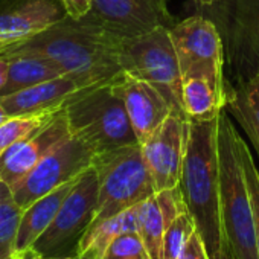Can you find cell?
I'll list each match as a JSON object with an SVG mask.
<instances>
[{
    "instance_id": "obj_14",
    "label": "cell",
    "mask_w": 259,
    "mask_h": 259,
    "mask_svg": "<svg viewBox=\"0 0 259 259\" xmlns=\"http://www.w3.org/2000/svg\"><path fill=\"white\" fill-rule=\"evenodd\" d=\"M70 136L67 116L63 108L48 125L0 154V180L13 188L25 179L49 151Z\"/></svg>"
},
{
    "instance_id": "obj_19",
    "label": "cell",
    "mask_w": 259,
    "mask_h": 259,
    "mask_svg": "<svg viewBox=\"0 0 259 259\" xmlns=\"http://www.w3.org/2000/svg\"><path fill=\"white\" fill-rule=\"evenodd\" d=\"M139 204L92 223L76 244V259H102L108 245L122 233L138 232Z\"/></svg>"
},
{
    "instance_id": "obj_17",
    "label": "cell",
    "mask_w": 259,
    "mask_h": 259,
    "mask_svg": "<svg viewBox=\"0 0 259 259\" xmlns=\"http://www.w3.org/2000/svg\"><path fill=\"white\" fill-rule=\"evenodd\" d=\"M81 89L69 76H58L16 93L0 96V104L10 116L60 111Z\"/></svg>"
},
{
    "instance_id": "obj_26",
    "label": "cell",
    "mask_w": 259,
    "mask_h": 259,
    "mask_svg": "<svg viewBox=\"0 0 259 259\" xmlns=\"http://www.w3.org/2000/svg\"><path fill=\"white\" fill-rule=\"evenodd\" d=\"M102 259H150V254L139 232H126L108 245Z\"/></svg>"
},
{
    "instance_id": "obj_3",
    "label": "cell",
    "mask_w": 259,
    "mask_h": 259,
    "mask_svg": "<svg viewBox=\"0 0 259 259\" xmlns=\"http://www.w3.org/2000/svg\"><path fill=\"white\" fill-rule=\"evenodd\" d=\"M233 122L223 110L218 116V159L223 229L230 259H257L251 198Z\"/></svg>"
},
{
    "instance_id": "obj_1",
    "label": "cell",
    "mask_w": 259,
    "mask_h": 259,
    "mask_svg": "<svg viewBox=\"0 0 259 259\" xmlns=\"http://www.w3.org/2000/svg\"><path fill=\"white\" fill-rule=\"evenodd\" d=\"M120 43L122 38L111 35L89 19L75 20L66 16L8 54L28 52L48 57L82 90L114 82L123 75L119 57Z\"/></svg>"
},
{
    "instance_id": "obj_10",
    "label": "cell",
    "mask_w": 259,
    "mask_h": 259,
    "mask_svg": "<svg viewBox=\"0 0 259 259\" xmlns=\"http://www.w3.org/2000/svg\"><path fill=\"white\" fill-rule=\"evenodd\" d=\"M95 151L70 136L49 151L32 171L11 188L16 203L25 209L43 195L78 179L93 166Z\"/></svg>"
},
{
    "instance_id": "obj_20",
    "label": "cell",
    "mask_w": 259,
    "mask_h": 259,
    "mask_svg": "<svg viewBox=\"0 0 259 259\" xmlns=\"http://www.w3.org/2000/svg\"><path fill=\"white\" fill-rule=\"evenodd\" d=\"M8 63V79L0 90V96L16 93L26 87L64 76L63 70L48 57L28 52H13L4 55Z\"/></svg>"
},
{
    "instance_id": "obj_31",
    "label": "cell",
    "mask_w": 259,
    "mask_h": 259,
    "mask_svg": "<svg viewBox=\"0 0 259 259\" xmlns=\"http://www.w3.org/2000/svg\"><path fill=\"white\" fill-rule=\"evenodd\" d=\"M217 2H220V0H194V4L198 5L200 8H209V7L215 5Z\"/></svg>"
},
{
    "instance_id": "obj_25",
    "label": "cell",
    "mask_w": 259,
    "mask_h": 259,
    "mask_svg": "<svg viewBox=\"0 0 259 259\" xmlns=\"http://www.w3.org/2000/svg\"><path fill=\"white\" fill-rule=\"evenodd\" d=\"M195 232H197V227L191 213L188 212V209L182 210L169 223L165 232L160 259H179Z\"/></svg>"
},
{
    "instance_id": "obj_28",
    "label": "cell",
    "mask_w": 259,
    "mask_h": 259,
    "mask_svg": "<svg viewBox=\"0 0 259 259\" xmlns=\"http://www.w3.org/2000/svg\"><path fill=\"white\" fill-rule=\"evenodd\" d=\"M179 259H209L206 245H204L201 236L198 235V232L194 233V236L191 238L189 244L186 245L185 251L182 253V256Z\"/></svg>"
},
{
    "instance_id": "obj_7",
    "label": "cell",
    "mask_w": 259,
    "mask_h": 259,
    "mask_svg": "<svg viewBox=\"0 0 259 259\" xmlns=\"http://www.w3.org/2000/svg\"><path fill=\"white\" fill-rule=\"evenodd\" d=\"M235 82L259 75V0H220L209 8Z\"/></svg>"
},
{
    "instance_id": "obj_29",
    "label": "cell",
    "mask_w": 259,
    "mask_h": 259,
    "mask_svg": "<svg viewBox=\"0 0 259 259\" xmlns=\"http://www.w3.org/2000/svg\"><path fill=\"white\" fill-rule=\"evenodd\" d=\"M66 14L75 20L85 17L93 5V0H61Z\"/></svg>"
},
{
    "instance_id": "obj_9",
    "label": "cell",
    "mask_w": 259,
    "mask_h": 259,
    "mask_svg": "<svg viewBox=\"0 0 259 259\" xmlns=\"http://www.w3.org/2000/svg\"><path fill=\"white\" fill-rule=\"evenodd\" d=\"M99 197V183L95 168L87 169L63 201L49 229L37 239L28 259L60 257L70 245L78 244L81 235L93 221Z\"/></svg>"
},
{
    "instance_id": "obj_34",
    "label": "cell",
    "mask_w": 259,
    "mask_h": 259,
    "mask_svg": "<svg viewBox=\"0 0 259 259\" xmlns=\"http://www.w3.org/2000/svg\"><path fill=\"white\" fill-rule=\"evenodd\" d=\"M13 259H26L25 256H20V254H17V256H14Z\"/></svg>"
},
{
    "instance_id": "obj_32",
    "label": "cell",
    "mask_w": 259,
    "mask_h": 259,
    "mask_svg": "<svg viewBox=\"0 0 259 259\" xmlns=\"http://www.w3.org/2000/svg\"><path fill=\"white\" fill-rule=\"evenodd\" d=\"M8 117H10V114L5 111V108L2 107V104H0V123H4Z\"/></svg>"
},
{
    "instance_id": "obj_23",
    "label": "cell",
    "mask_w": 259,
    "mask_h": 259,
    "mask_svg": "<svg viewBox=\"0 0 259 259\" xmlns=\"http://www.w3.org/2000/svg\"><path fill=\"white\" fill-rule=\"evenodd\" d=\"M60 111L10 116L4 123H0V154H4L14 144L38 132L40 128L48 125Z\"/></svg>"
},
{
    "instance_id": "obj_4",
    "label": "cell",
    "mask_w": 259,
    "mask_h": 259,
    "mask_svg": "<svg viewBox=\"0 0 259 259\" xmlns=\"http://www.w3.org/2000/svg\"><path fill=\"white\" fill-rule=\"evenodd\" d=\"M114 82L82 89L64 105L70 135L95 154L139 144Z\"/></svg>"
},
{
    "instance_id": "obj_33",
    "label": "cell",
    "mask_w": 259,
    "mask_h": 259,
    "mask_svg": "<svg viewBox=\"0 0 259 259\" xmlns=\"http://www.w3.org/2000/svg\"><path fill=\"white\" fill-rule=\"evenodd\" d=\"M2 194H4V182L0 180V204H2Z\"/></svg>"
},
{
    "instance_id": "obj_8",
    "label": "cell",
    "mask_w": 259,
    "mask_h": 259,
    "mask_svg": "<svg viewBox=\"0 0 259 259\" xmlns=\"http://www.w3.org/2000/svg\"><path fill=\"white\" fill-rule=\"evenodd\" d=\"M182 78H204L229 93L226 81L224 43L217 23L201 14L191 16L169 28Z\"/></svg>"
},
{
    "instance_id": "obj_11",
    "label": "cell",
    "mask_w": 259,
    "mask_h": 259,
    "mask_svg": "<svg viewBox=\"0 0 259 259\" xmlns=\"http://www.w3.org/2000/svg\"><path fill=\"white\" fill-rule=\"evenodd\" d=\"M85 19L122 40L177 23L168 11L166 0H93Z\"/></svg>"
},
{
    "instance_id": "obj_22",
    "label": "cell",
    "mask_w": 259,
    "mask_h": 259,
    "mask_svg": "<svg viewBox=\"0 0 259 259\" xmlns=\"http://www.w3.org/2000/svg\"><path fill=\"white\" fill-rule=\"evenodd\" d=\"M183 110L191 120H210L227 105V93L204 78H186L182 87Z\"/></svg>"
},
{
    "instance_id": "obj_12",
    "label": "cell",
    "mask_w": 259,
    "mask_h": 259,
    "mask_svg": "<svg viewBox=\"0 0 259 259\" xmlns=\"http://www.w3.org/2000/svg\"><path fill=\"white\" fill-rule=\"evenodd\" d=\"M188 130L189 119L171 113L153 136L142 144V153L156 192L179 186L188 145Z\"/></svg>"
},
{
    "instance_id": "obj_35",
    "label": "cell",
    "mask_w": 259,
    "mask_h": 259,
    "mask_svg": "<svg viewBox=\"0 0 259 259\" xmlns=\"http://www.w3.org/2000/svg\"><path fill=\"white\" fill-rule=\"evenodd\" d=\"M57 259H76V257H57Z\"/></svg>"
},
{
    "instance_id": "obj_27",
    "label": "cell",
    "mask_w": 259,
    "mask_h": 259,
    "mask_svg": "<svg viewBox=\"0 0 259 259\" xmlns=\"http://www.w3.org/2000/svg\"><path fill=\"white\" fill-rule=\"evenodd\" d=\"M239 153H241V160L245 172V180L251 198V206H253V217H254V230H256V251H257V259H259V171L254 163V159L242 141L239 139Z\"/></svg>"
},
{
    "instance_id": "obj_24",
    "label": "cell",
    "mask_w": 259,
    "mask_h": 259,
    "mask_svg": "<svg viewBox=\"0 0 259 259\" xmlns=\"http://www.w3.org/2000/svg\"><path fill=\"white\" fill-rule=\"evenodd\" d=\"M23 209L16 203L11 188L4 183L2 204H0V259L17 256L16 241Z\"/></svg>"
},
{
    "instance_id": "obj_15",
    "label": "cell",
    "mask_w": 259,
    "mask_h": 259,
    "mask_svg": "<svg viewBox=\"0 0 259 259\" xmlns=\"http://www.w3.org/2000/svg\"><path fill=\"white\" fill-rule=\"evenodd\" d=\"M114 84L123 99L130 122L141 145L153 136L171 113H176L165 95L147 81L123 72Z\"/></svg>"
},
{
    "instance_id": "obj_2",
    "label": "cell",
    "mask_w": 259,
    "mask_h": 259,
    "mask_svg": "<svg viewBox=\"0 0 259 259\" xmlns=\"http://www.w3.org/2000/svg\"><path fill=\"white\" fill-rule=\"evenodd\" d=\"M179 188L209 259H230L223 215L218 159V117L191 120Z\"/></svg>"
},
{
    "instance_id": "obj_21",
    "label": "cell",
    "mask_w": 259,
    "mask_h": 259,
    "mask_svg": "<svg viewBox=\"0 0 259 259\" xmlns=\"http://www.w3.org/2000/svg\"><path fill=\"white\" fill-rule=\"evenodd\" d=\"M227 105L259 154V75L229 85Z\"/></svg>"
},
{
    "instance_id": "obj_16",
    "label": "cell",
    "mask_w": 259,
    "mask_h": 259,
    "mask_svg": "<svg viewBox=\"0 0 259 259\" xmlns=\"http://www.w3.org/2000/svg\"><path fill=\"white\" fill-rule=\"evenodd\" d=\"M186 209L180 188L154 192L139 203V235L147 247L150 259L162 257L163 236L169 223Z\"/></svg>"
},
{
    "instance_id": "obj_18",
    "label": "cell",
    "mask_w": 259,
    "mask_h": 259,
    "mask_svg": "<svg viewBox=\"0 0 259 259\" xmlns=\"http://www.w3.org/2000/svg\"><path fill=\"white\" fill-rule=\"evenodd\" d=\"M78 179L57 188L55 191L43 195L41 198L35 200L32 204L23 209L20 226H19V233H17V241H16L17 254L25 256L28 259L29 250L37 242V239L49 229L63 201L66 200V197L69 195V192L72 191Z\"/></svg>"
},
{
    "instance_id": "obj_13",
    "label": "cell",
    "mask_w": 259,
    "mask_h": 259,
    "mask_svg": "<svg viewBox=\"0 0 259 259\" xmlns=\"http://www.w3.org/2000/svg\"><path fill=\"white\" fill-rule=\"evenodd\" d=\"M61 0H0V55H5L66 17Z\"/></svg>"
},
{
    "instance_id": "obj_5",
    "label": "cell",
    "mask_w": 259,
    "mask_h": 259,
    "mask_svg": "<svg viewBox=\"0 0 259 259\" xmlns=\"http://www.w3.org/2000/svg\"><path fill=\"white\" fill-rule=\"evenodd\" d=\"M93 168L98 176L99 197L92 223L138 206L156 192L141 144L96 154Z\"/></svg>"
},
{
    "instance_id": "obj_6",
    "label": "cell",
    "mask_w": 259,
    "mask_h": 259,
    "mask_svg": "<svg viewBox=\"0 0 259 259\" xmlns=\"http://www.w3.org/2000/svg\"><path fill=\"white\" fill-rule=\"evenodd\" d=\"M119 57L126 75L159 89L174 111L186 116L182 99L183 78L169 28H159L136 38L122 40Z\"/></svg>"
},
{
    "instance_id": "obj_36",
    "label": "cell",
    "mask_w": 259,
    "mask_h": 259,
    "mask_svg": "<svg viewBox=\"0 0 259 259\" xmlns=\"http://www.w3.org/2000/svg\"><path fill=\"white\" fill-rule=\"evenodd\" d=\"M48 259H57V257H48Z\"/></svg>"
},
{
    "instance_id": "obj_30",
    "label": "cell",
    "mask_w": 259,
    "mask_h": 259,
    "mask_svg": "<svg viewBox=\"0 0 259 259\" xmlns=\"http://www.w3.org/2000/svg\"><path fill=\"white\" fill-rule=\"evenodd\" d=\"M8 67H10L8 60L4 55H0V90L4 89V85L8 79Z\"/></svg>"
}]
</instances>
